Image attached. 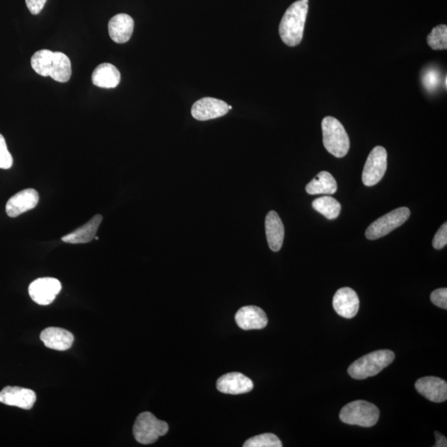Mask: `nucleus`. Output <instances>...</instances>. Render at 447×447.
<instances>
[{
	"mask_svg": "<svg viewBox=\"0 0 447 447\" xmlns=\"http://www.w3.org/2000/svg\"><path fill=\"white\" fill-rule=\"evenodd\" d=\"M427 43L434 50H446L447 48V26L445 24L436 26L427 36Z\"/></svg>",
	"mask_w": 447,
	"mask_h": 447,
	"instance_id": "393cba45",
	"label": "nucleus"
},
{
	"mask_svg": "<svg viewBox=\"0 0 447 447\" xmlns=\"http://www.w3.org/2000/svg\"><path fill=\"white\" fill-rule=\"evenodd\" d=\"M308 4L303 0L294 2L286 9L279 25V34L286 45L296 47L303 40Z\"/></svg>",
	"mask_w": 447,
	"mask_h": 447,
	"instance_id": "f257e3e1",
	"label": "nucleus"
},
{
	"mask_svg": "<svg viewBox=\"0 0 447 447\" xmlns=\"http://www.w3.org/2000/svg\"><path fill=\"white\" fill-rule=\"evenodd\" d=\"M323 144L333 156L343 158L349 152V139L344 126L332 116H327L322 123Z\"/></svg>",
	"mask_w": 447,
	"mask_h": 447,
	"instance_id": "7ed1b4c3",
	"label": "nucleus"
},
{
	"mask_svg": "<svg viewBox=\"0 0 447 447\" xmlns=\"http://www.w3.org/2000/svg\"><path fill=\"white\" fill-rule=\"evenodd\" d=\"M40 338L47 348L60 352L70 349L74 342V337L70 332L58 327H50L42 330Z\"/></svg>",
	"mask_w": 447,
	"mask_h": 447,
	"instance_id": "f3484780",
	"label": "nucleus"
},
{
	"mask_svg": "<svg viewBox=\"0 0 447 447\" xmlns=\"http://www.w3.org/2000/svg\"><path fill=\"white\" fill-rule=\"evenodd\" d=\"M95 239L96 240H99V237L95 236Z\"/></svg>",
	"mask_w": 447,
	"mask_h": 447,
	"instance_id": "c9c22d12",
	"label": "nucleus"
},
{
	"mask_svg": "<svg viewBox=\"0 0 447 447\" xmlns=\"http://www.w3.org/2000/svg\"><path fill=\"white\" fill-rule=\"evenodd\" d=\"M447 244V224L444 223L436 233L432 245L436 250H441Z\"/></svg>",
	"mask_w": 447,
	"mask_h": 447,
	"instance_id": "c85d7f7f",
	"label": "nucleus"
},
{
	"mask_svg": "<svg viewBox=\"0 0 447 447\" xmlns=\"http://www.w3.org/2000/svg\"><path fill=\"white\" fill-rule=\"evenodd\" d=\"M62 284L59 280L53 278H42L33 281L29 285L28 293L33 302L46 306L51 304L59 294Z\"/></svg>",
	"mask_w": 447,
	"mask_h": 447,
	"instance_id": "6e6552de",
	"label": "nucleus"
},
{
	"mask_svg": "<svg viewBox=\"0 0 447 447\" xmlns=\"http://www.w3.org/2000/svg\"><path fill=\"white\" fill-rule=\"evenodd\" d=\"M40 195L34 189H25L13 196L6 204V212L9 217H17L32 210L37 205Z\"/></svg>",
	"mask_w": 447,
	"mask_h": 447,
	"instance_id": "4468645a",
	"label": "nucleus"
},
{
	"mask_svg": "<svg viewBox=\"0 0 447 447\" xmlns=\"http://www.w3.org/2000/svg\"><path fill=\"white\" fill-rule=\"evenodd\" d=\"M37 400L34 391L21 387L7 386L0 391V402L29 410Z\"/></svg>",
	"mask_w": 447,
	"mask_h": 447,
	"instance_id": "9d476101",
	"label": "nucleus"
},
{
	"mask_svg": "<svg viewBox=\"0 0 447 447\" xmlns=\"http://www.w3.org/2000/svg\"><path fill=\"white\" fill-rule=\"evenodd\" d=\"M424 85L426 88L431 91H434L436 88V86H439V74L435 70H429L425 73V76H424Z\"/></svg>",
	"mask_w": 447,
	"mask_h": 447,
	"instance_id": "c756f323",
	"label": "nucleus"
},
{
	"mask_svg": "<svg viewBox=\"0 0 447 447\" xmlns=\"http://www.w3.org/2000/svg\"><path fill=\"white\" fill-rule=\"evenodd\" d=\"M432 303L442 309H447V289H439L432 291L431 294Z\"/></svg>",
	"mask_w": 447,
	"mask_h": 447,
	"instance_id": "cd10ccee",
	"label": "nucleus"
},
{
	"mask_svg": "<svg viewBox=\"0 0 447 447\" xmlns=\"http://www.w3.org/2000/svg\"><path fill=\"white\" fill-rule=\"evenodd\" d=\"M281 441L273 434H265L251 437L245 442L244 447H281Z\"/></svg>",
	"mask_w": 447,
	"mask_h": 447,
	"instance_id": "a878e982",
	"label": "nucleus"
},
{
	"mask_svg": "<svg viewBox=\"0 0 447 447\" xmlns=\"http://www.w3.org/2000/svg\"><path fill=\"white\" fill-rule=\"evenodd\" d=\"M12 166V155L8 151L6 139L0 134V168L9 169Z\"/></svg>",
	"mask_w": 447,
	"mask_h": 447,
	"instance_id": "bb28decb",
	"label": "nucleus"
},
{
	"mask_svg": "<svg viewBox=\"0 0 447 447\" xmlns=\"http://www.w3.org/2000/svg\"><path fill=\"white\" fill-rule=\"evenodd\" d=\"M378 419V408L373 403L364 400L349 402L339 412V419L349 425L371 427L377 424Z\"/></svg>",
	"mask_w": 447,
	"mask_h": 447,
	"instance_id": "20e7f679",
	"label": "nucleus"
},
{
	"mask_svg": "<svg viewBox=\"0 0 447 447\" xmlns=\"http://www.w3.org/2000/svg\"><path fill=\"white\" fill-rule=\"evenodd\" d=\"M53 52L42 50L34 53L31 58L33 69L42 76H50Z\"/></svg>",
	"mask_w": 447,
	"mask_h": 447,
	"instance_id": "b1692460",
	"label": "nucleus"
},
{
	"mask_svg": "<svg viewBox=\"0 0 447 447\" xmlns=\"http://www.w3.org/2000/svg\"><path fill=\"white\" fill-rule=\"evenodd\" d=\"M313 207L329 220L337 219L342 211L341 204L332 197L315 199L313 202Z\"/></svg>",
	"mask_w": 447,
	"mask_h": 447,
	"instance_id": "5701e85b",
	"label": "nucleus"
},
{
	"mask_svg": "<svg viewBox=\"0 0 447 447\" xmlns=\"http://www.w3.org/2000/svg\"><path fill=\"white\" fill-rule=\"evenodd\" d=\"M71 76V63L64 53L53 52L50 77L56 81L65 83L70 80Z\"/></svg>",
	"mask_w": 447,
	"mask_h": 447,
	"instance_id": "4be33fe9",
	"label": "nucleus"
},
{
	"mask_svg": "<svg viewBox=\"0 0 447 447\" xmlns=\"http://www.w3.org/2000/svg\"><path fill=\"white\" fill-rule=\"evenodd\" d=\"M134 21L128 14L119 13L109 22V34L111 40L116 43L129 41L134 32Z\"/></svg>",
	"mask_w": 447,
	"mask_h": 447,
	"instance_id": "dca6fc26",
	"label": "nucleus"
},
{
	"mask_svg": "<svg viewBox=\"0 0 447 447\" xmlns=\"http://www.w3.org/2000/svg\"><path fill=\"white\" fill-rule=\"evenodd\" d=\"M216 388L221 393L236 395L250 392L254 388V383L243 373L233 372L219 378Z\"/></svg>",
	"mask_w": 447,
	"mask_h": 447,
	"instance_id": "ddd939ff",
	"label": "nucleus"
},
{
	"mask_svg": "<svg viewBox=\"0 0 447 447\" xmlns=\"http://www.w3.org/2000/svg\"><path fill=\"white\" fill-rule=\"evenodd\" d=\"M306 191L310 195H318V194L332 195L337 191V183L332 174L323 171L307 185Z\"/></svg>",
	"mask_w": 447,
	"mask_h": 447,
	"instance_id": "412c9836",
	"label": "nucleus"
},
{
	"mask_svg": "<svg viewBox=\"0 0 447 447\" xmlns=\"http://www.w3.org/2000/svg\"><path fill=\"white\" fill-rule=\"evenodd\" d=\"M303 1L308 4L309 3V0H303Z\"/></svg>",
	"mask_w": 447,
	"mask_h": 447,
	"instance_id": "72a5a7b5",
	"label": "nucleus"
},
{
	"mask_svg": "<svg viewBox=\"0 0 447 447\" xmlns=\"http://www.w3.org/2000/svg\"><path fill=\"white\" fill-rule=\"evenodd\" d=\"M333 308L339 315L351 319L357 315L359 299L357 294L349 288H342L335 293L333 298Z\"/></svg>",
	"mask_w": 447,
	"mask_h": 447,
	"instance_id": "9b49d317",
	"label": "nucleus"
},
{
	"mask_svg": "<svg viewBox=\"0 0 447 447\" xmlns=\"http://www.w3.org/2000/svg\"><path fill=\"white\" fill-rule=\"evenodd\" d=\"M238 327L245 330H261L268 324V318L264 310L256 306H246L236 315Z\"/></svg>",
	"mask_w": 447,
	"mask_h": 447,
	"instance_id": "2eb2a0df",
	"label": "nucleus"
},
{
	"mask_svg": "<svg viewBox=\"0 0 447 447\" xmlns=\"http://www.w3.org/2000/svg\"><path fill=\"white\" fill-rule=\"evenodd\" d=\"M387 151L381 146L373 149L364 164L362 181L367 187L375 186L385 176L387 169Z\"/></svg>",
	"mask_w": 447,
	"mask_h": 447,
	"instance_id": "0eeeda50",
	"label": "nucleus"
},
{
	"mask_svg": "<svg viewBox=\"0 0 447 447\" xmlns=\"http://www.w3.org/2000/svg\"><path fill=\"white\" fill-rule=\"evenodd\" d=\"M415 388L420 395L431 402H443L447 400V383L440 378H421L416 382Z\"/></svg>",
	"mask_w": 447,
	"mask_h": 447,
	"instance_id": "f8f14e48",
	"label": "nucleus"
},
{
	"mask_svg": "<svg viewBox=\"0 0 447 447\" xmlns=\"http://www.w3.org/2000/svg\"><path fill=\"white\" fill-rule=\"evenodd\" d=\"M28 11L34 16L40 13L47 0H25Z\"/></svg>",
	"mask_w": 447,
	"mask_h": 447,
	"instance_id": "7c9ffc66",
	"label": "nucleus"
},
{
	"mask_svg": "<svg viewBox=\"0 0 447 447\" xmlns=\"http://www.w3.org/2000/svg\"><path fill=\"white\" fill-rule=\"evenodd\" d=\"M446 82H447V77L446 76L445 77V87H446V86H447Z\"/></svg>",
	"mask_w": 447,
	"mask_h": 447,
	"instance_id": "473e14b6",
	"label": "nucleus"
},
{
	"mask_svg": "<svg viewBox=\"0 0 447 447\" xmlns=\"http://www.w3.org/2000/svg\"><path fill=\"white\" fill-rule=\"evenodd\" d=\"M410 210L407 207H400L386 215L378 218L368 227L366 236L368 240H377L390 234L396 228L405 224L410 216Z\"/></svg>",
	"mask_w": 447,
	"mask_h": 447,
	"instance_id": "423d86ee",
	"label": "nucleus"
},
{
	"mask_svg": "<svg viewBox=\"0 0 447 447\" xmlns=\"http://www.w3.org/2000/svg\"><path fill=\"white\" fill-rule=\"evenodd\" d=\"M395 354L388 349H381L357 359L348 368L349 375L354 380H366L376 376L395 361Z\"/></svg>",
	"mask_w": 447,
	"mask_h": 447,
	"instance_id": "f03ea898",
	"label": "nucleus"
},
{
	"mask_svg": "<svg viewBox=\"0 0 447 447\" xmlns=\"http://www.w3.org/2000/svg\"><path fill=\"white\" fill-rule=\"evenodd\" d=\"M167 422L160 421L151 412L139 414L134 425V436L141 444L149 445L157 441L160 436L168 434Z\"/></svg>",
	"mask_w": 447,
	"mask_h": 447,
	"instance_id": "39448f33",
	"label": "nucleus"
},
{
	"mask_svg": "<svg viewBox=\"0 0 447 447\" xmlns=\"http://www.w3.org/2000/svg\"><path fill=\"white\" fill-rule=\"evenodd\" d=\"M103 221L101 215H96L85 226L79 228L62 238V240L69 244H86L95 239L97 231H98L100 223Z\"/></svg>",
	"mask_w": 447,
	"mask_h": 447,
	"instance_id": "aec40b11",
	"label": "nucleus"
},
{
	"mask_svg": "<svg viewBox=\"0 0 447 447\" xmlns=\"http://www.w3.org/2000/svg\"><path fill=\"white\" fill-rule=\"evenodd\" d=\"M267 240L271 250L278 252L281 250L284 240V226L278 213L269 212L265 220Z\"/></svg>",
	"mask_w": 447,
	"mask_h": 447,
	"instance_id": "a211bd4d",
	"label": "nucleus"
},
{
	"mask_svg": "<svg viewBox=\"0 0 447 447\" xmlns=\"http://www.w3.org/2000/svg\"><path fill=\"white\" fill-rule=\"evenodd\" d=\"M120 72L110 63H102L97 66L92 74V82L100 88L112 89L118 86L120 82Z\"/></svg>",
	"mask_w": 447,
	"mask_h": 447,
	"instance_id": "6ab92c4d",
	"label": "nucleus"
},
{
	"mask_svg": "<svg viewBox=\"0 0 447 447\" xmlns=\"http://www.w3.org/2000/svg\"><path fill=\"white\" fill-rule=\"evenodd\" d=\"M436 435V445L434 447H446L447 446V440L446 437L440 434L439 431L435 432Z\"/></svg>",
	"mask_w": 447,
	"mask_h": 447,
	"instance_id": "2f4dec72",
	"label": "nucleus"
},
{
	"mask_svg": "<svg viewBox=\"0 0 447 447\" xmlns=\"http://www.w3.org/2000/svg\"><path fill=\"white\" fill-rule=\"evenodd\" d=\"M226 102L211 97H205L194 103L192 108L193 118L206 121L222 117L229 112Z\"/></svg>",
	"mask_w": 447,
	"mask_h": 447,
	"instance_id": "1a4fd4ad",
	"label": "nucleus"
},
{
	"mask_svg": "<svg viewBox=\"0 0 447 447\" xmlns=\"http://www.w3.org/2000/svg\"><path fill=\"white\" fill-rule=\"evenodd\" d=\"M228 108H229V110L232 109V106L231 105H228Z\"/></svg>",
	"mask_w": 447,
	"mask_h": 447,
	"instance_id": "f704fd0d",
	"label": "nucleus"
}]
</instances>
